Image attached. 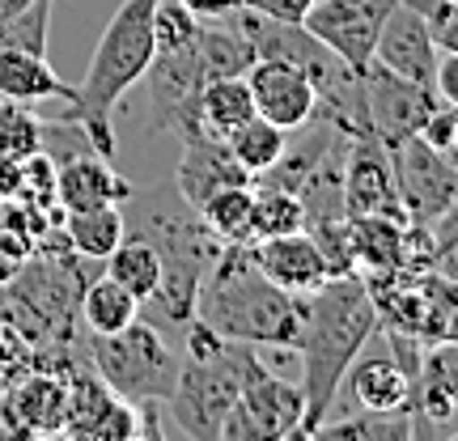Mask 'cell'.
Wrapping results in <instances>:
<instances>
[{
	"label": "cell",
	"instance_id": "6da1fadb",
	"mask_svg": "<svg viewBox=\"0 0 458 441\" xmlns=\"http://www.w3.org/2000/svg\"><path fill=\"white\" fill-rule=\"evenodd\" d=\"M128 233L145 238L157 259H162V280L153 297L145 301V318L165 335H182V327L196 318V293L204 272L216 263L225 246L213 238V229L204 225L196 204H187L174 182H153V187H136L128 196Z\"/></svg>",
	"mask_w": 458,
	"mask_h": 441
},
{
	"label": "cell",
	"instance_id": "7a4b0ae2",
	"mask_svg": "<svg viewBox=\"0 0 458 441\" xmlns=\"http://www.w3.org/2000/svg\"><path fill=\"white\" fill-rule=\"evenodd\" d=\"M377 331L374 297L365 289V280L352 276H331L323 289L306 297V323H301V340H297V357H301V437H314V428L327 420L344 391V374L348 365L360 357V348L369 343Z\"/></svg>",
	"mask_w": 458,
	"mask_h": 441
},
{
	"label": "cell",
	"instance_id": "3957f363",
	"mask_svg": "<svg viewBox=\"0 0 458 441\" xmlns=\"http://www.w3.org/2000/svg\"><path fill=\"white\" fill-rule=\"evenodd\" d=\"M196 318L225 340L297 352L301 323H306V297L289 293L263 276L250 259V242L225 246L199 280Z\"/></svg>",
	"mask_w": 458,
	"mask_h": 441
},
{
	"label": "cell",
	"instance_id": "277c9868",
	"mask_svg": "<svg viewBox=\"0 0 458 441\" xmlns=\"http://www.w3.org/2000/svg\"><path fill=\"white\" fill-rule=\"evenodd\" d=\"M263 369L267 365L255 357V343L225 340L213 327H204L199 318H191L182 327L179 382L162 403V411L187 437L221 441V425H225L229 408L238 403L246 382L259 377Z\"/></svg>",
	"mask_w": 458,
	"mask_h": 441
},
{
	"label": "cell",
	"instance_id": "5b68a950",
	"mask_svg": "<svg viewBox=\"0 0 458 441\" xmlns=\"http://www.w3.org/2000/svg\"><path fill=\"white\" fill-rule=\"evenodd\" d=\"M153 9L157 0H123L114 17L106 21L98 47L89 55L81 85H77V98L68 102L72 114L102 157L114 162V128L111 114L119 106V98L128 94L131 85L145 77L148 60H153Z\"/></svg>",
	"mask_w": 458,
	"mask_h": 441
},
{
	"label": "cell",
	"instance_id": "8992f818",
	"mask_svg": "<svg viewBox=\"0 0 458 441\" xmlns=\"http://www.w3.org/2000/svg\"><path fill=\"white\" fill-rule=\"evenodd\" d=\"M98 259H85L77 250L43 255L34 250L30 263L4 284V310L0 318L13 323L34 348H60L77 343V306L81 289L94 280Z\"/></svg>",
	"mask_w": 458,
	"mask_h": 441
},
{
	"label": "cell",
	"instance_id": "52a82bcc",
	"mask_svg": "<svg viewBox=\"0 0 458 441\" xmlns=\"http://www.w3.org/2000/svg\"><path fill=\"white\" fill-rule=\"evenodd\" d=\"M85 360L128 403H165L174 382H179L182 352L148 318H136L123 331L89 335L85 340Z\"/></svg>",
	"mask_w": 458,
	"mask_h": 441
},
{
	"label": "cell",
	"instance_id": "ba28073f",
	"mask_svg": "<svg viewBox=\"0 0 458 441\" xmlns=\"http://www.w3.org/2000/svg\"><path fill=\"white\" fill-rule=\"evenodd\" d=\"M391 165H394L399 204H403V216H408L411 225L428 229L450 204H454L458 165L450 162L445 153H437V148L428 145L420 131L391 148Z\"/></svg>",
	"mask_w": 458,
	"mask_h": 441
},
{
	"label": "cell",
	"instance_id": "9c48e42d",
	"mask_svg": "<svg viewBox=\"0 0 458 441\" xmlns=\"http://www.w3.org/2000/svg\"><path fill=\"white\" fill-rule=\"evenodd\" d=\"M301 386L284 382L272 369H263L259 377H250L238 394V403L229 408L225 425H221V441H284L301 437Z\"/></svg>",
	"mask_w": 458,
	"mask_h": 441
},
{
	"label": "cell",
	"instance_id": "30bf717a",
	"mask_svg": "<svg viewBox=\"0 0 458 441\" xmlns=\"http://www.w3.org/2000/svg\"><path fill=\"white\" fill-rule=\"evenodd\" d=\"M60 437L131 441L140 437V411L123 394H114L98 377V369L81 357L68 369V411H64V433Z\"/></svg>",
	"mask_w": 458,
	"mask_h": 441
},
{
	"label": "cell",
	"instance_id": "8fae6325",
	"mask_svg": "<svg viewBox=\"0 0 458 441\" xmlns=\"http://www.w3.org/2000/svg\"><path fill=\"white\" fill-rule=\"evenodd\" d=\"M394 4L399 0H314L301 26L352 72H365L374 64L377 30Z\"/></svg>",
	"mask_w": 458,
	"mask_h": 441
},
{
	"label": "cell",
	"instance_id": "7c38bea8",
	"mask_svg": "<svg viewBox=\"0 0 458 441\" xmlns=\"http://www.w3.org/2000/svg\"><path fill=\"white\" fill-rule=\"evenodd\" d=\"M365 81V111H369V128L386 148L408 140L428 123V114L442 106L433 85H416L408 77H394L382 64H369L360 72Z\"/></svg>",
	"mask_w": 458,
	"mask_h": 441
},
{
	"label": "cell",
	"instance_id": "4fadbf2b",
	"mask_svg": "<svg viewBox=\"0 0 458 441\" xmlns=\"http://www.w3.org/2000/svg\"><path fill=\"white\" fill-rule=\"evenodd\" d=\"M344 208H348V216H360V213L403 216L399 187H394L391 148L382 145L374 131H357L348 140V157H344Z\"/></svg>",
	"mask_w": 458,
	"mask_h": 441
},
{
	"label": "cell",
	"instance_id": "5bb4252c",
	"mask_svg": "<svg viewBox=\"0 0 458 441\" xmlns=\"http://www.w3.org/2000/svg\"><path fill=\"white\" fill-rule=\"evenodd\" d=\"M250 98H255V114L272 119L276 128L297 131L301 123H310L318 111V89H314L306 68L289 64V60H255L246 72Z\"/></svg>",
	"mask_w": 458,
	"mask_h": 441
},
{
	"label": "cell",
	"instance_id": "9a60e30c",
	"mask_svg": "<svg viewBox=\"0 0 458 441\" xmlns=\"http://www.w3.org/2000/svg\"><path fill=\"white\" fill-rule=\"evenodd\" d=\"M437 43L428 34V21L420 17V9H411L408 0H399L382 30H377L374 43V64H382L394 77H408L416 85H433V72H437Z\"/></svg>",
	"mask_w": 458,
	"mask_h": 441
},
{
	"label": "cell",
	"instance_id": "2e32d148",
	"mask_svg": "<svg viewBox=\"0 0 458 441\" xmlns=\"http://www.w3.org/2000/svg\"><path fill=\"white\" fill-rule=\"evenodd\" d=\"M182 153H179V165H174V187L182 191L187 204H204V199L221 191V187H233V182H255L246 174L238 157L229 153L225 136H213V131H182Z\"/></svg>",
	"mask_w": 458,
	"mask_h": 441
},
{
	"label": "cell",
	"instance_id": "e0dca14e",
	"mask_svg": "<svg viewBox=\"0 0 458 441\" xmlns=\"http://www.w3.org/2000/svg\"><path fill=\"white\" fill-rule=\"evenodd\" d=\"M250 259L263 276L289 289L297 297H310L314 289H323L331 280V267L323 259V250L306 229H293V233H276V238H259L250 242Z\"/></svg>",
	"mask_w": 458,
	"mask_h": 441
},
{
	"label": "cell",
	"instance_id": "ac0fdd59",
	"mask_svg": "<svg viewBox=\"0 0 458 441\" xmlns=\"http://www.w3.org/2000/svg\"><path fill=\"white\" fill-rule=\"evenodd\" d=\"M458 408V340L428 343L411 391V428L437 433Z\"/></svg>",
	"mask_w": 458,
	"mask_h": 441
},
{
	"label": "cell",
	"instance_id": "d6986e66",
	"mask_svg": "<svg viewBox=\"0 0 458 441\" xmlns=\"http://www.w3.org/2000/svg\"><path fill=\"white\" fill-rule=\"evenodd\" d=\"M136 191L111 157L102 153H77L68 162L55 165V196L60 208H98V204H128V196Z\"/></svg>",
	"mask_w": 458,
	"mask_h": 441
},
{
	"label": "cell",
	"instance_id": "ffe728a7",
	"mask_svg": "<svg viewBox=\"0 0 458 441\" xmlns=\"http://www.w3.org/2000/svg\"><path fill=\"white\" fill-rule=\"evenodd\" d=\"M17 420L26 425V437H60L68 411V374L60 369H30L9 386Z\"/></svg>",
	"mask_w": 458,
	"mask_h": 441
},
{
	"label": "cell",
	"instance_id": "44dd1931",
	"mask_svg": "<svg viewBox=\"0 0 458 441\" xmlns=\"http://www.w3.org/2000/svg\"><path fill=\"white\" fill-rule=\"evenodd\" d=\"M196 51H199V68H204V81L216 77H246L255 64V43L242 26V4L233 13L221 17H199L196 30Z\"/></svg>",
	"mask_w": 458,
	"mask_h": 441
},
{
	"label": "cell",
	"instance_id": "7402d4cb",
	"mask_svg": "<svg viewBox=\"0 0 458 441\" xmlns=\"http://www.w3.org/2000/svg\"><path fill=\"white\" fill-rule=\"evenodd\" d=\"M344 382H348L352 403L365 411H411V377L391 357V348L365 360H352Z\"/></svg>",
	"mask_w": 458,
	"mask_h": 441
},
{
	"label": "cell",
	"instance_id": "603a6c76",
	"mask_svg": "<svg viewBox=\"0 0 458 441\" xmlns=\"http://www.w3.org/2000/svg\"><path fill=\"white\" fill-rule=\"evenodd\" d=\"M0 98L26 102V106H34V102H72L77 85H68L47 64V55L0 47Z\"/></svg>",
	"mask_w": 458,
	"mask_h": 441
},
{
	"label": "cell",
	"instance_id": "cb8c5ba5",
	"mask_svg": "<svg viewBox=\"0 0 458 441\" xmlns=\"http://www.w3.org/2000/svg\"><path fill=\"white\" fill-rule=\"evenodd\" d=\"M64 233L72 250L85 255V259H106L114 246L123 242L128 233V221H123V208L119 204H98V208H64Z\"/></svg>",
	"mask_w": 458,
	"mask_h": 441
},
{
	"label": "cell",
	"instance_id": "d4e9b609",
	"mask_svg": "<svg viewBox=\"0 0 458 441\" xmlns=\"http://www.w3.org/2000/svg\"><path fill=\"white\" fill-rule=\"evenodd\" d=\"M77 310H81V327L89 335H111V331H123L128 323L140 318V301L119 280H111L102 272V276H94L81 289V306Z\"/></svg>",
	"mask_w": 458,
	"mask_h": 441
},
{
	"label": "cell",
	"instance_id": "484cf974",
	"mask_svg": "<svg viewBox=\"0 0 458 441\" xmlns=\"http://www.w3.org/2000/svg\"><path fill=\"white\" fill-rule=\"evenodd\" d=\"M250 213H255V182H233V187H221V191H213V196L199 204L204 225L213 229V238L221 246L255 242Z\"/></svg>",
	"mask_w": 458,
	"mask_h": 441
},
{
	"label": "cell",
	"instance_id": "4316f807",
	"mask_svg": "<svg viewBox=\"0 0 458 441\" xmlns=\"http://www.w3.org/2000/svg\"><path fill=\"white\" fill-rule=\"evenodd\" d=\"M102 267H106V276L119 280L140 306L153 297L157 280H162V259H157V250H153L145 238H136V233H123V242L102 259Z\"/></svg>",
	"mask_w": 458,
	"mask_h": 441
},
{
	"label": "cell",
	"instance_id": "83f0119b",
	"mask_svg": "<svg viewBox=\"0 0 458 441\" xmlns=\"http://www.w3.org/2000/svg\"><path fill=\"white\" fill-rule=\"evenodd\" d=\"M250 114H255V98H250L246 77H216L199 89V123L213 136H229Z\"/></svg>",
	"mask_w": 458,
	"mask_h": 441
},
{
	"label": "cell",
	"instance_id": "f1b7e54d",
	"mask_svg": "<svg viewBox=\"0 0 458 441\" xmlns=\"http://www.w3.org/2000/svg\"><path fill=\"white\" fill-rule=\"evenodd\" d=\"M225 145H229V153L238 157V165H242L246 174L259 179V174H267V170L280 162V153L289 145V131L276 128V123L263 119V114H250L242 128L229 131Z\"/></svg>",
	"mask_w": 458,
	"mask_h": 441
},
{
	"label": "cell",
	"instance_id": "f546056e",
	"mask_svg": "<svg viewBox=\"0 0 458 441\" xmlns=\"http://www.w3.org/2000/svg\"><path fill=\"white\" fill-rule=\"evenodd\" d=\"M314 437H335V441H403L416 437L411 428V411H365L352 408L348 416H327L314 428Z\"/></svg>",
	"mask_w": 458,
	"mask_h": 441
},
{
	"label": "cell",
	"instance_id": "4dcf8cb0",
	"mask_svg": "<svg viewBox=\"0 0 458 441\" xmlns=\"http://www.w3.org/2000/svg\"><path fill=\"white\" fill-rule=\"evenodd\" d=\"M306 225V208L297 191L272 187V182H255V213H250V229H255V242L259 238H276V233H293Z\"/></svg>",
	"mask_w": 458,
	"mask_h": 441
},
{
	"label": "cell",
	"instance_id": "1f68e13d",
	"mask_svg": "<svg viewBox=\"0 0 458 441\" xmlns=\"http://www.w3.org/2000/svg\"><path fill=\"white\" fill-rule=\"evenodd\" d=\"M420 280H425V301H428L425 348H428V343L458 340V280L454 276H442L437 267H425V272H420Z\"/></svg>",
	"mask_w": 458,
	"mask_h": 441
},
{
	"label": "cell",
	"instance_id": "d6a6232c",
	"mask_svg": "<svg viewBox=\"0 0 458 441\" xmlns=\"http://www.w3.org/2000/svg\"><path fill=\"white\" fill-rule=\"evenodd\" d=\"M43 148V119L34 106L13 98H0V157H30Z\"/></svg>",
	"mask_w": 458,
	"mask_h": 441
},
{
	"label": "cell",
	"instance_id": "836d02e7",
	"mask_svg": "<svg viewBox=\"0 0 458 441\" xmlns=\"http://www.w3.org/2000/svg\"><path fill=\"white\" fill-rule=\"evenodd\" d=\"M34 369V343L13 327V323H4L0 318V391H9L13 382Z\"/></svg>",
	"mask_w": 458,
	"mask_h": 441
},
{
	"label": "cell",
	"instance_id": "e575fe53",
	"mask_svg": "<svg viewBox=\"0 0 458 441\" xmlns=\"http://www.w3.org/2000/svg\"><path fill=\"white\" fill-rule=\"evenodd\" d=\"M411 9H420L428 21V34L437 51H458V4L454 0H408Z\"/></svg>",
	"mask_w": 458,
	"mask_h": 441
},
{
	"label": "cell",
	"instance_id": "d590c367",
	"mask_svg": "<svg viewBox=\"0 0 458 441\" xmlns=\"http://www.w3.org/2000/svg\"><path fill=\"white\" fill-rule=\"evenodd\" d=\"M420 136H425L437 153H445V157L458 165V106L454 102H442L437 111L428 114V123L420 128Z\"/></svg>",
	"mask_w": 458,
	"mask_h": 441
},
{
	"label": "cell",
	"instance_id": "8d00e7d4",
	"mask_svg": "<svg viewBox=\"0 0 458 441\" xmlns=\"http://www.w3.org/2000/svg\"><path fill=\"white\" fill-rule=\"evenodd\" d=\"M30 255H34V242L30 238H21L17 229H0V284H9V280L30 263Z\"/></svg>",
	"mask_w": 458,
	"mask_h": 441
},
{
	"label": "cell",
	"instance_id": "74e56055",
	"mask_svg": "<svg viewBox=\"0 0 458 441\" xmlns=\"http://www.w3.org/2000/svg\"><path fill=\"white\" fill-rule=\"evenodd\" d=\"M450 246H458V196H454V204L428 225V267L442 259Z\"/></svg>",
	"mask_w": 458,
	"mask_h": 441
},
{
	"label": "cell",
	"instance_id": "f35d334b",
	"mask_svg": "<svg viewBox=\"0 0 458 441\" xmlns=\"http://www.w3.org/2000/svg\"><path fill=\"white\" fill-rule=\"evenodd\" d=\"M314 0H242V9H255L263 17H276V21H306Z\"/></svg>",
	"mask_w": 458,
	"mask_h": 441
},
{
	"label": "cell",
	"instance_id": "ab89813d",
	"mask_svg": "<svg viewBox=\"0 0 458 441\" xmlns=\"http://www.w3.org/2000/svg\"><path fill=\"white\" fill-rule=\"evenodd\" d=\"M433 89L442 102L458 106V51H442L437 55V72H433Z\"/></svg>",
	"mask_w": 458,
	"mask_h": 441
},
{
	"label": "cell",
	"instance_id": "60d3db41",
	"mask_svg": "<svg viewBox=\"0 0 458 441\" xmlns=\"http://www.w3.org/2000/svg\"><path fill=\"white\" fill-rule=\"evenodd\" d=\"M17 191H21V162L0 157V199H17Z\"/></svg>",
	"mask_w": 458,
	"mask_h": 441
},
{
	"label": "cell",
	"instance_id": "b9f144b4",
	"mask_svg": "<svg viewBox=\"0 0 458 441\" xmlns=\"http://www.w3.org/2000/svg\"><path fill=\"white\" fill-rule=\"evenodd\" d=\"M179 4L196 17H221V13H233L242 0H179Z\"/></svg>",
	"mask_w": 458,
	"mask_h": 441
},
{
	"label": "cell",
	"instance_id": "7bdbcfd3",
	"mask_svg": "<svg viewBox=\"0 0 458 441\" xmlns=\"http://www.w3.org/2000/svg\"><path fill=\"white\" fill-rule=\"evenodd\" d=\"M9 437H26V425L17 420L13 403H9V391H0V441Z\"/></svg>",
	"mask_w": 458,
	"mask_h": 441
},
{
	"label": "cell",
	"instance_id": "ee69618b",
	"mask_svg": "<svg viewBox=\"0 0 458 441\" xmlns=\"http://www.w3.org/2000/svg\"><path fill=\"white\" fill-rule=\"evenodd\" d=\"M433 267H437L442 276H454V280H458V246H450V250H445V255L433 263Z\"/></svg>",
	"mask_w": 458,
	"mask_h": 441
},
{
	"label": "cell",
	"instance_id": "f6af8a7d",
	"mask_svg": "<svg viewBox=\"0 0 458 441\" xmlns=\"http://www.w3.org/2000/svg\"><path fill=\"white\" fill-rule=\"evenodd\" d=\"M4 221H9V199H0V229H4Z\"/></svg>",
	"mask_w": 458,
	"mask_h": 441
},
{
	"label": "cell",
	"instance_id": "bcb514c9",
	"mask_svg": "<svg viewBox=\"0 0 458 441\" xmlns=\"http://www.w3.org/2000/svg\"><path fill=\"white\" fill-rule=\"evenodd\" d=\"M0 310H4V284H0Z\"/></svg>",
	"mask_w": 458,
	"mask_h": 441
},
{
	"label": "cell",
	"instance_id": "7dc6e473",
	"mask_svg": "<svg viewBox=\"0 0 458 441\" xmlns=\"http://www.w3.org/2000/svg\"><path fill=\"white\" fill-rule=\"evenodd\" d=\"M454 4H458V0H454Z\"/></svg>",
	"mask_w": 458,
	"mask_h": 441
}]
</instances>
